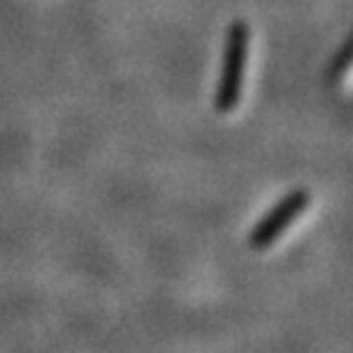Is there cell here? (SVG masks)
I'll list each match as a JSON object with an SVG mask.
<instances>
[{
	"label": "cell",
	"mask_w": 353,
	"mask_h": 353,
	"mask_svg": "<svg viewBox=\"0 0 353 353\" xmlns=\"http://www.w3.org/2000/svg\"><path fill=\"white\" fill-rule=\"evenodd\" d=\"M248 25L233 22L226 39V57H223V74H221L219 91H216L214 105L219 113L236 110L243 91V74H245V57H248Z\"/></svg>",
	"instance_id": "6da1fadb"
},
{
	"label": "cell",
	"mask_w": 353,
	"mask_h": 353,
	"mask_svg": "<svg viewBox=\"0 0 353 353\" xmlns=\"http://www.w3.org/2000/svg\"><path fill=\"white\" fill-rule=\"evenodd\" d=\"M307 206H309V192L297 189V192L287 194L280 204L268 211V216L253 228V233H250V248L263 250V248H268L270 243H275L277 238L282 236V231H285Z\"/></svg>",
	"instance_id": "7a4b0ae2"
}]
</instances>
